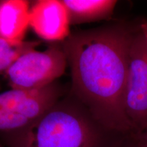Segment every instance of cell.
Returning <instances> with one entry per match:
<instances>
[{
  "label": "cell",
  "instance_id": "cell-1",
  "mask_svg": "<svg viewBox=\"0 0 147 147\" xmlns=\"http://www.w3.org/2000/svg\"><path fill=\"white\" fill-rule=\"evenodd\" d=\"M138 27L114 23L71 33L62 42L71 94L103 126L127 137L135 135L125 108L128 54Z\"/></svg>",
  "mask_w": 147,
  "mask_h": 147
},
{
  "label": "cell",
  "instance_id": "cell-2",
  "mask_svg": "<svg viewBox=\"0 0 147 147\" xmlns=\"http://www.w3.org/2000/svg\"><path fill=\"white\" fill-rule=\"evenodd\" d=\"M7 147H130L131 137L111 131L70 95L32 123L2 134Z\"/></svg>",
  "mask_w": 147,
  "mask_h": 147
},
{
  "label": "cell",
  "instance_id": "cell-3",
  "mask_svg": "<svg viewBox=\"0 0 147 147\" xmlns=\"http://www.w3.org/2000/svg\"><path fill=\"white\" fill-rule=\"evenodd\" d=\"M67 57L62 43H53L44 51L21 55L5 71L12 89H39L56 82L65 72Z\"/></svg>",
  "mask_w": 147,
  "mask_h": 147
},
{
  "label": "cell",
  "instance_id": "cell-4",
  "mask_svg": "<svg viewBox=\"0 0 147 147\" xmlns=\"http://www.w3.org/2000/svg\"><path fill=\"white\" fill-rule=\"evenodd\" d=\"M125 108L135 135L147 130V40L140 25L129 50Z\"/></svg>",
  "mask_w": 147,
  "mask_h": 147
},
{
  "label": "cell",
  "instance_id": "cell-5",
  "mask_svg": "<svg viewBox=\"0 0 147 147\" xmlns=\"http://www.w3.org/2000/svg\"><path fill=\"white\" fill-rule=\"evenodd\" d=\"M70 25L61 0H38L31 3L29 26L41 39L63 42L70 36Z\"/></svg>",
  "mask_w": 147,
  "mask_h": 147
},
{
  "label": "cell",
  "instance_id": "cell-6",
  "mask_svg": "<svg viewBox=\"0 0 147 147\" xmlns=\"http://www.w3.org/2000/svg\"><path fill=\"white\" fill-rule=\"evenodd\" d=\"M30 8V1L27 0L0 1V38L14 44L25 41Z\"/></svg>",
  "mask_w": 147,
  "mask_h": 147
},
{
  "label": "cell",
  "instance_id": "cell-7",
  "mask_svg": "<svg viewBox=\"0 0 147 147\" xmlns=\"http://www.w3.org/2000/svg\"><path fill=\"white\" fill-rule=\"evenodd\" d=\"M67 9L71 25L108 19L113 15L115 0H61Z\"/></svg>",
  "mask_w": 147,
  "mask_h": 147
},
{
  "label": "cell",
  "instance_id": "cell-8",
  "mask_svg": "<svg viewBox=\"0 0 147 147\" xmlns=\"http://www.w3.org/2000/svg\"><path fill=\"white\" fill-rule=\"evenodd\" d=\"M39 42L24 41L14 44L0 38V73L6 71L18 57L29 51L36 49Z\"/></svg>",
  "mask_w": 147,
  "mask_h": 147
},
{
  "label": "cell",
  "instance_id": "cell-9",
  "mask_svg": "<svg viewBox=\"0 0 147 147\" xmlns=\"http://www.w3.org/2000/svg\"><path fill=\"white\" fill-rule=\"evenodd\" d=\"M131 147H147V130L131 137Z\"/></svg>",
  "mask_w": 147,
  "mask_h": 147
},
{
  "label": "cell",
  "instance_id": "cell-10",
  "mask_svg": "<svg viewBox=\"0 0 147 147\" xmlns=\"http://www.w3.org/2000/svg\"><path fill=\"white\" fill-rule=\"evenodd\" d=\"M141 32L144 34V36L147 40V21H144L140 24Z\"/></svg>",
  "mask_w": 147,
  "mask_h": 147
},
{
  "label": "cell",
  "instance_id": "cell-11",
  "mask_svg": "<svg viewBox=\"0 0 147 147\" xmlns=\"http://www.w3.org/2000/svg\"><path fill=\"white\" fill-rule=\"evenodd\" d=\"M0 147H7V146H3V145L2 144H1V143H0Z\"/></svg>",
  "mask_w": 147,
  "mask_h": 147
}]
</instances>
